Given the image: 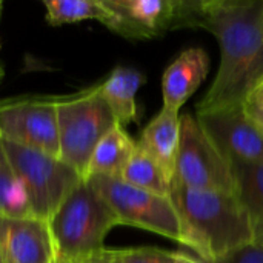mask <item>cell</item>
Here are the masks:
<instances>
[{
  "mask_svg": "<svg viewBox=\"0 0 263 263\" xmlns=\"http://www.w3.org/2000/svg\"><path fill=\"white\" fill-rule=\"evenodd\" d=\"M185 26L206 29L220 48L216 79L197 114L240 106L263 82V0H190Z\"/></svg>",
  "mask_w": 263,
  "mask_h": 263,
  "instance_id": "obj_1",
  "label": "cell"
},
{
  "mask_svg": "<svg viewBox=\"0 0 263 263\" xmlns=\"http://www.w3.org/2000/svg\"><path fill=\"white\" fill-rule=\"evenodd\" d=\"M171 200L183 223L185 247L197 257L216 262L256 243L251 217L237 194L196 191L173 183Z\"/></svg>",
  "mask_w": 263,
  "mask_h": 263,
  "instance_id": "obj_2",
  "label": "cell"
},
{
  "mask_svg": "<svg viewBox=\"0 0 263 263\" xmlns=\"http://www.w3.org/2000/svg\"><path fill=\"white\" fill-rule=\"evenodd\" d=\"M117 225L106 202L82 182L48 222L55 263H71L105 250V239Z\"/></svg>",
  "mask_w": 263,
  "mask_h": 263,
  "instance_id": "obj_3",
  "label": "cell"
},
{
  "mask_svg": "<svg viewBox=\"0 0 263 263\" xmlns=\"http://www.w3.org/2000/svg\"><path fill=\"white\" fill-rule=\"evenodd\" d=\"M55 105L60 160L86 182L91 156L117 120L97 85L77 94L55 97Z\"/></svg>",
  "mask_w": 263,
  "mask_h": 263,
  "instance_id": "obj_4",
  "label": "cell"
},
{
  "mask_svg": "<svg viewBox=\"0 0 263 263\" xmlns=\"http://www.w3.org/2000/svg\"><path fill=\"white\" fill-rule=\"evenodd\" d=\"M8 159L25 186L34 217L49 222L66 197L85 182L57 157L2 139Z\"/></svg>",
  "mask_w": 263,
  "mask_h": 263,
  "instance_id": "obj_5",
  "label": "cell"
},
{
  "mask_svg": "<svg viewBox=\"0 0 263 263\" xmlns=\"http://www.w3.org/2000/svg\"><path fill=\"white\" fill-rule=\"evenodd\" d=\"M86 182L106 202L119 225L142 228L185 247L183 223L171 197L140 190L122 179L92 176Z\"/></svg>",
  "mask_w": 263,
  "mask_h": 263,
  "instance_id": "obj_6",
  "label": "cell"
},
{
  "mask_svg": "<svg viewBox=\"0 0 263 263\" xmlns=\"http://www.w3.org/2000/svg\"><path fill=\"white\" fill-rule=\"evenodd\" d=\"M173 183L196 191L237 194L231 163L191 114L180 116V145Z\"/></svg>",
  "mask_w": 263,
  "mask_h": 263,
  "instance_id": "obj_7",
  "label": "cell"
},
{
  "mask_svg": "<svg viewBox=\"0 0 263 263\" xmlns=\"http://www.w3.org/2000/svg\"><path fill=\"white\" fill-rule=\"evenodd\" d=\"M0 137L60 159L55 97L2 100Z\"/></svg>",
  "mask_w": 263,
  "mask_h": 263,
  "instance_id": "obj_8",
  "label": "cell"
},
{
  "mask_svg": "<svg viewBox=\"0 0 263 263\" xmlns=\"http://www.w3.org/2000/svg\"><path fill=\"white\" fill-rule=\"evenodd\" d=\"M111 11L106 28L133 40H145L183 28L186 0H103Z\"/></svg>",
  "mask_w": 263,
  "mask_h": 263,
  "instance_id": "obj_9",
  "label": "cell"
},
{
  "mask_svg": "<svg viewBox=\"0 0 263 263\" xmlns=\"http://www.w3.org/2000/svg\"><path fill=\"white\" fill-rule=\"evenodd\" d=\"M196 119L231 165L263 163V134L247 119L242 105L200 112Z\"/></svg>",
  "mask_w": 263,
  "mask_h": 263,
  "instance_id": "obj_10",
  "label": "cell"
},
{
  "mask_svg": "<svg viewBox=\"0 0 263 263\" xmlns=\"http://www.w3.org/2000/svg\"><path fill=\"white\" fill-rule=\"evenodd\" d=\"M3 263H55L54 243L46 222L0 217Z\"/></svg>",
  "mask_w": 263,
  "mask_h": 263,
  "instance_id": "obj_11",
  "label": "cell"
},
{
  "mask_svg": "<svg viewBox=\"0 0 263 263\" xmlns=\"http://www.w3.org/2000/svg\"><path fill=\"white\" fill-rule=\"evenodd\" d=\"M210 72V57L202 48H188L165 69L162 76L163 106L180 111L199 89Z\"/></svg>",
  "mask_w": 263,
  "mask_h": 263,
  "instance_id": "obj_12",
  "label": "cell"
},
{
  "mask_svg": "<svg viewBox=\"0 0 263 263\" xmlns=\"http://www.w3.org/2000/svg\"><path fill=\"white\" fill-rule=\"evenodd\" d=\"M139 145L159 163L166 179L173 183L180 145V111L163 106L143 128Z\"/></svg>",
  "mask_w": 263,
  "mask_h": 263,
  "instance_id": "obj_13",
  "label": "cell"
},
{
  "mask_svg": "<svg viewBox=\"0 0 263 263\" xmlns=\"http://www.w3.org/2000/svg\"><path fill=\"white\" fill-rule=\"evenodd\" d=\"M145 83V76L128 66H116L109 76L97 85L100 96L111 108L119 125L126 126L139 119L136 96Z\"/></svg>",
  "mask_w": 263,
  "mask_h": 263,
  "instance_id": "obj_14",
  "label": "cell"
},
{
  "mask_svg": "<svg viewBox=\"0 0 263 263\" xmlns=\"http://www.w3.org/2000/svg\"><path fill=\"white\" fill-rule=\"evenodd\" d=\"M136 146L137 142L133 140L125 126L117 123L96 146L89 160L86 180L92 176L120 179Z\"/></svg>",
  "mask_w": 263,
  "mask_h": 263,
  "instance_id": "obj_15",
  "label": "cell"
},
{
  "mask_svg": "<svg viewBox=\"0 0 263 263\" xmlns=\"http://www.w3.org/2000/svg\"><path fill=\"white\" fill-rule=\"evenodd\" d=\"M231 166L237 196L251 217L256 242L260 243L263 239V163H234Z\"/></svg>",
  "mask_w": 263,
  "mask_h": 263,
  "instance_id": "obj_16",
  "label": "cell"
},
{
  "mask_svg": "<svg viewBox=\"0 0 263 263\" xmlns=\"http://www.w3.org/2000/svg\"><path fill=\"white\" fill-rule=\"evenodd\" d=\"M0 217H34L25 186L18 180L0 137Z\"/></svg>",
  "mask_w": 263,
  "mask_h": 263,
  "instance_id": "obj_17",
  "label": "cell"
},
{
  "mask_svg": "<svg viewBox=\"0 0 263 263\" xmlns=\"http://www.w3.org/2000/svg\"><path fill=\"white\" fill-rule=\"evenodd\" d=\"M120 179L140 190L163 197H171L173 183L166 179L159 163L139 145V142Z\"/></svg>",
  "mask_w": 263,
  "mask_h": 263,
  "instance_id": "obj_18",
  "label": "cell"
},
{
  "mask_svg": "<svg viewBox=\"0 0 263 263\" xmlns=\"http://www.w3.org/2000/svg\"><path fill=\"white\" fill-rule=\"evenodd\" d=\"M46 22L51 26L77 23L82 20H99L106 25L111 11L103 0H45Z\"/></svg>",
  "mask_w": 263,
  "mask_h": 263,
  "instance_id": "obj_19",
  "label": "cell"
},
{
  "mask_svg": "<svg viewBox=\"0 0 263 263\" xmlns=\"http://www.w3.org/2000/svg\"><path fill=\"white\" fill-rule=\"evenodd\" d=\"M190 253L168 251L154 247L111 250L112 263H188Z\"/></svg>",
  "mask_w": 263,
  "mask_h": 263,
  "instance_id": "obj_20",
  "label": "cell"
},
{
  "mask_svg": "<svg viewBox=\"0 0 263 263\" xmlns=\"http://www.w3.org/2000/svg\"><path fill=\"white\" fill-rule=\"evenodd\" d=\"M242 111L263 134V82L245 97L242 102Z\"/></svg>",
  "mask_w": 263,
  "mask_h": 263,
  "instance_id": "obj_21",
  "label": "cell"
},
{
  "mask_svg": "<svg viewBox=\"0 0 263 263\" xmlns=\"http://www.w3.org/2000/svg\"><path fill=\"white\" fill-rule=\"evenodd\" d=\"M214 263H263V243L256 242L247 245Z\"/></svg>",
  "mask_w": 263,
  "mask_h": 263,
  "instance_id": "obj_22",
  "label": "cell"
},
{
  "mask_svg": "<svg viewBox=\"0 0 263 263\" xmlns=\"http://www.w3.org/2000/svg\"><path fill=\"white\" fill-rule=\"evenodd\" d=\"M71 263H112L111 259V250L105 248L96 254H91L88 257H83V259H79V260H74Z\"/></svg>",
  "mask_w": 263,
  "mask_h": 263,
  "instance_id": "obj_23",
  "label": "cell"
},
{
  "mask_svg": "<svg viewBox=\"0 0 263 263\" xmlns=\"http://www.w3.org/2000/svg\"><path fill=\"white\" fill-rule=\"evenodd\" d=\"M188 263H214V262H208V260H203V259L197 257L196 254H191V256H190V260H188Z\"/></svg>",
  "mask_w": 263,
  "mask_h": 263,
  "instance_id": "obj_24",
  "label": "cell"
},
{
  "mask_svg": "<svg viewBox=\"0 0 263 263\" xmlns=\"http://www.w3.org/2000/svg\"><path fill=\"white\" fill-rule=\"evenodd\" d=\"M0 263H3V257H2V251H0Z\"/></svg>",
  "mask_w": 263,
  "mask_h": 263,
  "instance_id": "obj_25",
  "label": "cell"
},
{
  "mask_svg": "<svg viewBox=\"0 0 263 263\" xmlns=\"http://www.w3.org/2000/svg\"><path fill=\"white\" fill-rule=\"evenodd\" d=\"M2 6H3V3L0 2V14H2Z\"/></svg>",
  "mask_w": 263,
  "mask_h": 263,
  "instance_id": "obj_26",
  "label": "cell"
},
{
  "mask_svg": "<svg viewBox=\"0 0 263 263\" xmlns=\"http://www.w3.org/2000/svg\"><path fill=\"white\" fill-rule=\"evenodd\" d=\"M260 243H263V239H262V242H260Z\"/></svg>",
  "mask_w": 263,
  "mask_h": 263,
  "instance_id": "obj_27",
  "label": "cell"
}]
</instances>
